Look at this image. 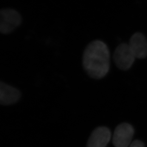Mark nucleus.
<instances>
[{
    "label": "nucleus",
    "mask_w": 147,
    "mask_h": 147,
    "mask_svg": "<svg viewBox=\"0 0 147 147\" xmlns=\"http://www.w3.org/2000/svg\"><path fill=\"white\" fill-rule=\"evenodd\" d=\"M110 57V51L105 42L94 40L87 45L84 53V69L91 78L102 79L109 71Z\"/></svg>",
    "instance_id": "nucleus-1"
},
{
    "label": "nucleus",
    "mask_w": 147,
    "mask_h": 147,
    "mask_svg": "<svg viewBox=\"0 0 147 147\" xmlns=\"http://www.w3.org/2000/svg\"><path fill=\"white\" fill-rule=\"evenodd\" d=\"M21 14L14 9L4 8L0 11V31L3 34H10L21 24Z\"/></svg>",
    "instance_id": "nucleus-2"
},
{
    "label": "nucleus",
    "mask_w": 147,
    "mask_h": 147,
    "mask_svg": "<svg viewBox=\"0 0 147 147\" xmlns=\"http://www.w3.org/2000/svg\"><path fill=\"white\" fill-rule=\"evenodd\" d=\"M113 58L118 68L127 70L131 67L136 57L129 44L122 43L116 48Z\"/></svg>",
    "instance_id": "nucleus-3"
},
{
    "label": "nucleus",
    "mask_w": 147,
    "mask_h": 147,
    "mask_svg": "<svg viewBox=\"0 0 147 147\" xmlns=\"http://www.w3.org/2000/svg\"><path fill=\"white\" fill-rule=\"evenodd\" d=\"M134 129L131 124L123 123L116 127L112 137L115 147H129L134 135Z\"/></svg>",
    "instance_id": "nucleus-4"
},
{
    "label": "nucleus",
    "mask_w": 147,
    "mask_h": 147,
    "mask_svg": "<svg viewBox=\"0 0 147 147\" xmlns=\"http://www.w3.org/2000/svg\"><path fill=\"white\" fill-rule=\"evenodd\" d=\"M110 130L106 126L96 128L89 137L87 147H106L111 138Z\"/></svg>",
    "instance_id": "nucleus-5"
},
{
    "label": "nucleus",
    "mask_w": 147,
    "mask_h": 147,
    "mask_svg": "<svg viewBox=\"0 0 147 147\" xmlns=\"http://www.w3.org/2000/svg\"><path fill=\"white\" fill-rule=\"evenodd\" d=\"M136 58H146L147 56V40L140 32L134 33L128 43Z\"/></svg>",
    "instance_id": "nucleus-6"
},
{
    "label": "nucleus",
    "mask_w": 147,
    "mask_h": 147,
    "mask_svg": "<svg viewBox=\"0 0 147 147\" xmlns=\"http://www.w3.org/2000/svg\"><path fill=\"white\" fill-rule=\"evenodd\" d=\"M21 93L18 89L1 82L0 84V103L1 105L16 104L21 98Z\"/></svg>",
    "instance_id": "nucleus-7"
},
{
    "label": "nucleus",
    "mask_w": 147,
    "mask_h": 147,
    "mask_svg": "<svg viewBox=\"0 0 147 147\" xmlns=\"http://www.w3.org/2000/svg\"><path fill=\"white\" fill-rule=\"evenodd\" d=\"M129 147H145V146L144 143L141 141L136 140L132 142Z\"/></svg>",
    "instance_id": "nucleus-8"
}]
</instances>
